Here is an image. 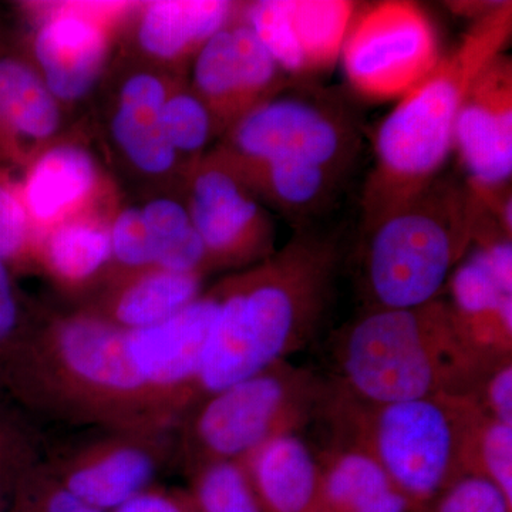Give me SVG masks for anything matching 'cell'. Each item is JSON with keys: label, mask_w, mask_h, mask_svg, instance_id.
I'll return each instance as SVG.
<instances>
[{"label": "cell", "mask_w": 512, "mask_h": 512, "mask_svg": "<svg viewBox=\"0 0 512 512\" xmlns=\"http://www.w3.org/2000/svg\"><path fill=\"white\" fill-rule=\"evenodd\" d=\"M0 389L47 419L101 430H174L138 375L127 332L83 308L35 320L0 362Z\"/></svg>", "instance_id": "6da1fadb"}, {"label": "cell", "mask_w": 512, "mask_h": 512, "mask_svg": "<svg viewBox=\"0 0 512 512\" xmlns=\"http://www.w3.org/2000/svg\"><path fill=\"white\" fill-rule=\"evenodd\" d=\"M339 261L335 239L301 227L264 261L215 285L218 311L202 365L200 399L308 345L328 311Z\"/></svg>", "instance_id": "7a4b0ae2"}, {"label": "cell", "mask_w": 512, "mask_h": 512, "mask_svg": "<svg viewBox=\"0 0 512 512\" xmlns=\"http://www.w3.org/2000/svg\"><path fill=\"white\" fill-rule=\"evenodd\" d=\"M359 148V124L345 101L285 87L229 128L214 150L266 208L306 220L335 200Z\"/></svg>", "instance_id": "3957f363"}, {"label": "cell", "mask_w": 512, "mask_h": 512, "mask_svg": "<svg viewBox=\"0 0 512 512\" xmlns=\"http://www.w3.org/2000/svg\"><path fill=\"white\" fill-rule=\"evenodd\" d=\"M335 362L336 386L375 404L443 394L474 396L497 363L468 343L447 299L440 296L413 308H367L340 332Z\"/></svg>", "instance_id": "277c9868"}, {"label": "cell", "mask_w": 512, "mask_h": 512, "mask_svg": "<svg viewBox=\"0 0 512 512\" xmlns=\"http://www.w3.org/2000/svg\"><path fill=\"white\" fill-rule=\"evenodd\" d=\"M511 28V2L495 3L384 117L375 138V167L363 194V224L441 174L454 150L464 97L477 74L504 52Z\"/></svg>", "instance_id": "5b68a950"}, {"label": "cell", "mask_w": 512, "mask_h": 512, "mask_svg": "<svg viewBox=\"0 0 512 512\" xmlns=\"http://www.w3.org/2000/svg\"><path fill=\"white\" fill-rule=\"evenodd\" d=\"M320 414L338 429L340 443L375 458L413 512H426L451 485L473 476L474 441L485 416L474 396L375 404L330 384Z\"/></svg>", "instance_id": "8992f818"}, {"label": "cell", "mask_w": 512, "mask_h": 512, "mask_svg": "<svg viewBox=\"0 0 512 512\" xmlns=\"http://www.w3.org/2000/svg\"><path fill=\"white\" fill-rule=\"evenodd\" d=\"M484 202L450 175L363 224L360 284L366 309H403L439 298L471 248Z\"/></svg>", "instance_id": "52a82bcc"}, {"label": "cell", "mask_w": 512, "mask_h": 512, "mask_svg": "<svg viewBox=\"0 0 512 512\" xmlns=\"http://www.w3.org/2000/svg\"><path fill=\"white\" fill-rule=\"evenodd\" d=\"M328 384L311 370L278 362L201 397L178 423L177 451L190 470L244 460L266 441L298 433L318 416Z\"/></svg>", "instance_id": "ba28073f"}, {"label": "cell", "mask_w": 512, "mask_h": 512, "mask_svg": "<svg viewBox=\"0 0 512 512\" xmlns=\"http://www.w3.org/2000/svg\"><path fill=\"white\" fill-rule=\"evenodd\" d=\"M137 3H35L26 53L63 109L86 100L106 74Z\"/></svg>", "instance_id": "9c48e42d"}, {"label": "cell", "mask_w": 512, "mask_h": 512, "mask_svg": "<svg viewBox=\"0 0 512 512\" xmlns=\"http://www.w3.org/2000/svg\"><path fill=\"white\" fill-rule=\"evenodd\" d=\"M426 13L410 2H383L355 16L340 62L349 86L372 101L402 99L440 60Z\"/></svg>", "instance_id": "30bf717a"}, {"label": "cell", "mask_w": 512, "mask_h": 512, "mask_svg": "<svg viewBox=\"0 0 512 512\" xmlns=\"http://www.w3.org/2000/svg\"><path fill=\"white\" fill-rule=\"evenodd\" d=\"M184 185L208 271L249 268L274 254L271 212L217 151H208L188 167Z\"/></svg>", "instance_id": "8fae6325"}, {"label": "cell", "mask_w": 512, "mask_h": 512, "mask_svg": "<svg viewBox=\"0 0 512 512\" xmlns=\"http://www.w3.org/2000/svg\"><path fill=\"white\" fill-rule=\"evenodd\" d=\"M173 430H104L59 451L46 466L74 497L116 512L153 488L177 451Z\"/></svg>", "instance_id": "7c38bea8"}, {"label": "cell", "mask_w": 512, "mask_h": 512, "mask_svg": "<svg viewBox=\"0 0 512 512\" xmlns=\"http://www.w3.org/2000/svg\"><path fill=\"white\" fill-rule=\"evenodd\" d=\"M217 311L214 286L173 318L127 332L138 375L175 426L200 399L202 365Z\"/></svg>", "instance_id": "4fadbf2b"}, {"label": "cell", "mask_w": 512, "mask_h": 512, "mask_svg": "<svg viewBox=\"0 0 512 512\" xmlns=\"http://www.w3.org/2000/svg\"><path fill=\"white\" fill-rule=\"evenodd\" d=\"M191 63L188 86L210 110L220 137L286 87L285 73L242 19L241 9Z\"/></svg>", "instance_id": "5bb4252c"}, {"label": "cell", "mask_w": 512, "mask_h": 512, "mask_svg": "<svg viewBox=\"0 0 512 512\" xmlns=\"http://www.w3.org/2000/svg\"><path fill=\"white\" fill-rule=\"evenodd\" d=\"M22 171L19 191L36 241L60 222L119 204L106 168L79 134L57 137Z\"/></svg>", "instance_id": "9a60e30c"}, {"label": "cell", "mask_w": 512, "mask_h": 512, "mask_svg": "<svg viewBox=\"0 0 512 512\" xmlns=\"http://www.w3.org/2000/svg\"><path fill=\"white\" fill-rule=\"evenodd\" d=\"M251 26L285 76H312L340 59L356 16L346 0H261L241 5Z\"/></svg>", "instance_id": "2e32d148"}, {"label": "cell", "mask_w": 512, "mask_h": 512, "mask_svg": "<svg viewBox=\"0 0 512 512\" xmlns=\"http://www.w3.org/2000/svg\"><path fill=\"white\" fill-rule=\"evenodd\" d=\"M478 195L510 188L512 175V63L500 53L477 74L454 128V150Z\"/></svg>", "instance_id": "e0dca14e"}, {"label": "cell", "mask_w": 512, "mask_h": 512, "mask_svg": "<svg viewBox=\"0 0 512 512\" xmlns=\"http://www.w3.org/2000/svg\"><path fill=\"white\" fill-rule=\"evenodd\" d=\"M175 77L160 69L128 73L110 111L109 130L117 153L141 177L168 180L185 168L165 138L163 107Z\"/></svg>", "instance_id": "ac0fdd59"}, {"label": "cell", "mask_w": 512, "mask_h": 512, "mask_svg": "<svg viewBox=\"0 0 512 512\" xmlns=\"http://www.w3.org/2000/svg\"><path fill=\"white\" fill-rule=\"evenodd\" d=\"M63 120L28 53L0 42V165L25 167L62 136Z\"/></svg>", "instance_id": "d6986e66"}, {"label": "cell", "mask_w": 512, "mask_h": 512, "mask_svg": "<svg viewBox=\"0 0 512 512\" xmlns=\"http://www.w3.org/2000/svg\"><path fill=\"white\" fill-rule=\"evenodd\" d=\"M225 0H157L136 5L127 25L137 52L161 72L192 62L201 47L238 15Z\"/></svg>", "instance_id": "ffe728a7"}, {"label": "cell", "mask_w": 512, "mask_h": 512, "mask_svg": "<svg viewBox=\"0 0 512 512\" xmlns=\"http://www.w3.org/2000/svg\"><path fill=\"white\" fill-rule=\"evenodd\" d=\"M457 326L490 362L512 355V291L501 284L484 252L471 245L447 282Z\"/></svg>", "instance_id": "44dd1931"}, {"label": "cell", "mask_w": 512, "mask_h": 512, "mask_svg": "<svg viewBox=\"0 0 512 512\" xmlns=\"http://www.w3.org/2000/svg\"><path fill=\"white\" fill-rule=\"evenodd\" d=\"M116 207L77 215L37 238L35 266L60 291L82 295L106 284L111 272L110 221Z\"/></svg>", "instance_id": "7402d4cb"}, {"label": "cell", "mask_w": 512, "mask_h": 512, "mask_svg": "<svg viewBox=\"0 0 512 512\" xmlns=\"http://www.w3.org/2000/svg\"><path fill=\"white\" fill-rule=\"evenodd\" d=\"M204 275L153 268L111 276L93 305L101 318L126 332L173 318L202 293Z\"/></svg>", "instance_id": "603a6c76"}, {"label": "cell", "mask_w": 512, "mask_h": 512, "mask_svg": "<svg viewBox=\"0 0 512 512\" xmlns=\"http://www.w3.org/2000/svg\"><path fill=\"white\" fill-rule=\"evenodd\" d=\"M241 461L265 512H323L319 458L298 433L266 441Z\"/></svg>", "instance_id": "cb8c5ba5"}, {"label": "cell", "mask_w": 512, "mask_h": 512, "mask_svg": "<svg viewBox=\"0 0 512 512\" xmlns=\"http://www.w3.org/2000/svg\"><path fill=\"white\" fill-rule=\"evenodd\" d=\"M319 464L323 512H413L389 474L362 448L335 444Z\"/></svg>", "instance_id": "d4e9b609"}, {"label": "cell", "mask_w": 512, "mask_h": 512, "mask_svg": "<svg viewBox=\"0 0 512 512\" xmlns=\"http://www.w3.org/2000/svg\"><path fill=\"white\" fill-rule=\"evenodd\" d=\"M141 208L154 248V266L183 274L208 272L200 235L185 200L156 197Z\"/></svg>", "instance_id": "484cf974"}, {"label": "cell", "mask_w": 512, "mask_h": 512, "mask_svg": "<svg viewBox=\"0 0 512 512\" xmlns=\"http://www.w3.org/2000/svg\"><path fill=\"white\" fill-rule=\"evenodd\" d=\"M163 128L168 144L175 151L185 171L208 153L217 127L200 97L190 86L175 80L163 107Z\"/></svg>", "instance_id": "4316f807"}, {"label": "cell", "mask_w": 512, "mask_h": 512, "mask_svg": "<svg viewBox=\"0 0 512 512\" xmlns=\"http://www.w3.org/2000/svg\"><path fill=\"white\" fill-rule=\"evenodd\" d=\"M191 474L190 500L195 511L265 512L242 461H211Z\"/></svg>", "instance_id": "83f0119b"}, {"label": "cell", "mask_w": 512, "mask_h": 512, "mask_svg": "<svg viewBox=\"0 0 512 512\" xmlns=\"http://www.w3.org/2000/svg\"><path fill=\"white\" fill-rule=\"evenodd\" d=\"M37 461L35 430L20 413L0 403V512H8L20 480Z\"/></svg>", "instance_id": "f1b7e54d"}, {"label": "cell", "mask_w": 512, "mask_h": 512, "mask_svg": "<svg viewBox=\"0 0 512 512\" xmlns=\"http://www.w3.org/2000/svg\"><path fill=\"white\" fill-rule=\"evenodd\" d=\"M36 235L19 183L0 165V259L10 269L35 266Z\"/></svg>", "instance_id": "f546056e"}, {"label": "cell", "mask_w": 512, "mask_h": 512, "mask_svg": "<svg viewBox=\"0 0 512 512\" xmlns=\"http://www.w3.org/2000/svg\"><path fill=\"white\" fill-rule=\"evenodd\" d=\"M111 272L114 275L153 268L154 248L143 212L136 205H117L110 221Z\"/></svg>", "instance_id": "4dcf8cb0"}, {"label": "cell", "mask_w": 512, "mask_h": 512, "mask_svg": "<svg viewBox=\"0 0 512 512\" xmlns=\"http://www.w3.org/2000/svg\"><path fill=\"white\" fill-rule=\"evenodd\" d=\"M473 476L490 481L512 504V426L484 416L474 441Z\"/></svg>", "instance_id": "1f68e13d"}, {"label": "cell", "mask_w": 512, "mask_h": 512, "mask_svg": "<svg viewBox=\"0 0 512 512\" xmlns=\"http://www.w3.org/2000/svg\"><path fill=\"white\" fill-rule=\"evenodd\" d=\"M8 512H103L64 488L45 461H37L23 476Z\"/></svg>", "instance_id": "d6a6232c"}, {"label": "cell", "mask_w": 512, "mask_h": 512, "mask_svg": "<svg viewBox=\"0 0 512 512\" xmlns=\"http://www.w3.org/2000/svg\"><path fill=\"white\" fill-rule=\"evenodd\" d=\"M426 512H512V504L490 481L466 476L451 485Z\"/></svg>", "instance_id": "836d02e7"}, {"label": "cell", "mask_w": 512, "mask_h": 512, "mask_svg": "<svg viewBox=\"0 0 512 512\" xmlns=\"http://www.w3.org/2000/svg\"><path fill=\"white\" fill-rule=\"evenodd\" d=\"M33 322L16 289L12 269L0 259V362L18 345Z\"/></svg>", "instance_id": "e575fe53"}, {"label": "cell", "mask_w": 512, "mask_h": 512, "mask_svg": "<svg viewBox=\"0 0 512 512\" xmlns=\"http://www.w3.org/2000/svg\"><path fill=\"white\" fill-rule=\"evenodd\" d=\"M485 416L512 426V357H505L487 370L476 393Z\"/></svg>", "instance_id": "d590c367"}, {"label": "cell", "mask_w": 512, "mask_h": 512, "mask_svg": "<svg viewBox=\"0 0 512 512\" xmlns=\"http://www.w3.org/2000/svg\"><path fill=\"white\" fill-rule=\"evenodd\" d=\"M116 512H197L190 497H181L150 488L138 495Z\"/></svg>", "instance_id": "8d00e7d4"}]
</instances>
